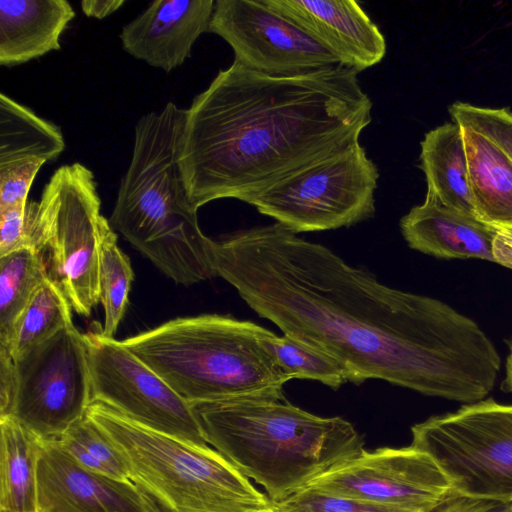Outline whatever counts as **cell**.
<instances>
[{
	"label": "cell",
	"mask_w": 512,
	"mask_h": 512,
	"mask_svg": "<svg viewBox=\"0 0 512 512\" xmlns=\"http://www.w3.org/2000/svg\"><path fill=\"white\" fill-rule=\"evenodd\" d=\"M260 341L290 380H314L332 389L351 380L349 370L341 361L301 339L287 334L280 337L263 327Z\"/></svg>",
	"instance_id": "25"
},
{
	"label": "cell",
	"mask_w": 512,
	"mask_h": 512,
	"mask_svg": "<svg viewBox=\"0 0 512 512\" xmlns=\"http://www.w3.org/2000/svg\"><path fill=\"white\" fill-rule=\"evenodd\" d=\"M212 252L217 276L253 311L337 358L354 384L378 379L471 404L496 383L501 358L474 320L278 223L213 241Z\"/></svg>",
	"instance_id": "1"
},
{
	"label": "cell",
	"mask_w": 512,
	"mask_h": 512,
	"mask_svg": "<svg viewBox=\"0 0 512 512\" xmlns=\"http://www.w3.org/2000/svg\"><path fill=\"white\" fill-rule=\"evenodd\" d=\"M74 17L66 0H1L0 64L20 65L59 50Z\"/></svg>",
	"instance_id": "18"
},
{
	"label": "cell",
	"mask_w": 512,
	"mask_h": 512,
	"mask_svg": "<svg viewBox=\"0 0 512 512\" xmlns=\"http://www.w3.org/2000/svg\"><path fill=\"white\" fill-rule=\"evenodd\" d=\"M14 362L17 391L10 417L43 441L59 440L92 403L85 335L71 324Z\"/></svg>",
	"instance_id": "10"
},
{
	"label": "cell",
	"mask_w": 512,
	"mask_h": 512,
	"mask_svg": "<svg viewBox=\"0 0 512 512\" xmlns=\"http://www.w3.org/2000/svg\"><path fill=\"white\" fill-rule=\"evenodd\" d=\"M493 256L494 262L512 269V230L496 231Z\"/></svg>",
	"instance_id": "34"
},
{
	"label": "cell",
	"mask_w": 512,
	"mask_h": 512,
	"mask_svg": "<svg viewBox=\"0 0 512 512\" xmlns=\"http://www.w3.org/2000/svg\"><path fill=\"white\" fill-rule=\"evenodd\" d=\"M502 504L453 493L433 512H494Z\"/></svg>",
	"instance_id": "33"
},
{
	"label": "cell",
	"mask_w": 512,
	"mask_h": 512,
	"mask_svg": "<svg viewBox=\"0 0 512 512\" xmlns=\"http://www.w3.org/2000/svg\"><path fill=\"white\" fill-rule=\"evenodd\" d=\"M452 121L490 140L512 163V111L454 102L448 107Z\"/></svg>",
	"instance_id": "28"
},
{
	"label": "cell",
	"mask_w": 512,
	"mask_h": 512,
	"mask_svg": "<svg viewBox=\"0 0 512 512\" xmlns=\"http://www.w3.org/2000/svg\"><path fill=\"white\" fill-rule=\"evenodd\" d=\"M49 276L43 253L31 245L0 257V347L7 349L17 320Z\"/></svg>",
	"instance_id": "24"
},
{
	"label": "cell",
	"mask_w": 512,
	"mask_h": 512,
	"mask_svg": "<svg viewBox=\"0 0 512 512\" xmlns=\"http://www.w3.org/2000/svg\"><path fill=\"white\" fill-rule=\"evenodd\" d=\"M124 3V0H83L80 5L87 17L104 19L116 12Z\"/></svg>",
	"instance_id": "35"
},
{
	"label": "cell",
	"mask_w": 512,
	"mask_h": 512,
	"mask_svg": "<svg viewBox=\"0 0 512 512\" xmlns=\"http://www.w3.org/2000/svg\"><path fill=\"white\" fill-rule=\"evenodd\" d=\"M36 512H165L131 480L86 469L55 442L41 440Z\"/></svg>",
	"instance_id": "14"
},
{
	"label": "cell",
	"mask_w": 512,
	"mask_h": 512,
	"mask_svg": "<svg viewBox=\"0 0 512 512\" xmlns=\"http://www.w3.org/2000/svg\"><path fill=\"white\" fill-rule=\"evenodd\" d=\"M357 75L338 65L271 76L236 61L220 70L185 109L178 162L191 205L243 201L359 142L373 104Z\"/></svg>",
	"instance_id": "2"
},
{
	"label": "cell",
	"mask_w": 512,
	"mask_h": 512,
	"mask_svg": "<svg viewBox=\"0 0 512 512\" xmlns=\"http://www.w3.org/2000/svg\"><path fill=\"white\" fill-rule=\"evenodd\" d=\"M358 73L380 63L386 40L353 0H263Z\"/></svg>",
	"instance_id": "15"
},
{
	"label": "cell",
	"mask_w": 512,
	"mask_h": 512,
	"mask_svg": "<svg viewBox=\"0 0 512 512\" xmlns=\"http://www.w3.org/2000/svg\"><path fill=\"white\" fill-rule=\"evenodd\" d=\"M43 164L41 160H26L0 168V208L27 203L32 183Z\"/></svg>",
	"instance_id": "30"
},
{
	"label": "cell",
	"mask_w": 512,
	"mask_h": 512,
	"mask_svg": "<svg viewBox=\"0 0 512 512\" xmlns=\"http://www.w3.org/2000/svg\"><path fill=\"white\" fill-rule=\"evenodd\" d=\"M27 204L0 208V257L27 245Z\"/></svg>",
	"instance_id": "31"
},
{
	"label": "cell",
	"mask_w": 512,
	"mask_h": 512,
	"mask_svg": "<svg viewBox=\"0 0 512 512\" xmlns=\"http://www.w3.org/2000/svg\"><path fill=\"white\" fill-rule=\"evenodd\" d=\"M86 415L114 447L129 479L165 512H276L267 494L208 444L150 429L99 402Z\"/></svg>",
	"instance_id": "6"
},
{
	"label": "cell",
	"mask_w": 512,
	"mask_h": 512,
	"mask_svg": "<svg viewBox=\"0 0 512 512\" xmlns=\"http://www.w3.org/2000/svg\"><path fill=\"white\" fill-rule=\"evenodd\" d=\"M185 109L168 102L136 123L131 161L110 224L158 269L186 286L217 276L178 162Z\"/></svg>",
	"instance_id": "4"
},
{
	"label": "cell",
	"mask_w": 512,
	"mask_h": 512,
	"mask_svg": "<svg viewBox=\"0 0 512 512\" xmlns=\"http://www.w3.org/2000/svg\"><path fill=\"white\" fill-rule=\"evenodd\" d=\"M509 352L505 362V378L502 382V388L512 393V337L508 342Z\"/></svg>",
	"instance_id": "36"
},
{
	"label": "cell",
	"mask_w": 512,
	"mask_h": 512,
	"mask_svg": "<svg viewBox=\"0 0 512 512\" xmlns=\"http://www.w3.org/2000/svg\"><path fill=\"white\" fill-rule=\"evenodd\" d=\"M469 184L478 220L512 230V163L490 140L462 127Z\"/></svg>",
	"instance_id": "20"
},
{
	"label": "cell",
	"mask_w": 512,
	"mask_h": 512,
	"mask_svg": "<svg viewBox=\"0 0 512 512\" xmlns=\"http://www.w3.org/2000/svg\"><path fill=\"white\" fill-rule=\"evenodd\" d=\"M17 391L16 365L9 352L0 347V418L9 417Z\"/></svg>",
	"instance_id": "32"
},
{
	"label": "cell",
	"mask_w": 512,
	"mask_h": 512,
	"mask_svg": "<svg viewBox=\"0 0 512 512\" xmlns=\"http://www.w3.org/2000/svg\"><path fill=\"white\" fill-rule=\"evenodd\" d=\"M274 504L276 512H410L371 501L330 495L311 488Z\"/></svg>",
	"instance_id": "29"
},
{
	"label": "cell",
	"mask_w": 512,
	"mask_h": 512,
	"mask_svg": "<svg viewBox=\"0 0 512 512\" xmlns=\"http://www.w3.org/2000/svg\"><path fill=\"white\" fill-rule=\"evenodd\" d=\"M64 149L58 126L0 94V168L26 160L54 161Z\"/></svg>",
	"instance_id": "22"
},
{
	"label": "cell",
	"mask_w": 512,
	"mask_h": 512,
	"mask_svg": "<svg viewBox=\"0 0 512 512\" xmlns=\"http://www.w3.org/2000/svg\"><path fill=\"white\" fill-rule=\"evenodd\" d=\"M133 279L130 260L119 248L110 222L103 217L99 234V292L105 313L101 332L105 337L114 338L127 310Z\"/></svg>",
	"instance_id": "26"
},
{
	"label": "cell",
	"mask_w": 512,
	"mask_h": 512,
	"mask_svg": "<svg viewBox=\"0 0 512 512\" xmlns=\"http://www.w3.org/2000/svg\"><path fill=\"white\" fill-rule=\"evenodd\" d=\"M209 32L234 61L271 76H295L342 65L340 60L263 0H217Z\"/></svg>",
	"instance_id": "13"
},
{
	"label": "cell",
	"mask_w": 512,
	"mask_h": 512,
	"mask_svg": "<svg viewBox=\"0 0 512 512\" xmlns=\"http://www.w3.org/2000/svg\"><path fill=\"white\" fill-rule=\"evenodd\" d=\"M411 445L426 452L455 494L512 501V404H466L411 427Z\"/></svg>",
	"instance_id": "8"
},
{
	"label": "cell",
	"mask_w": 512,
	"mask_h": 512,
	"mask_svg": "<svg viewBox=\"0 0 512 512\" xmlns=\"http://www.w3.org/2000/svg\"><path fill=\"white\" fill-rule=\"evenodd\" d=\"M208 444L274 502L356 457L364 440L342 417H321L286 399L250 397L190 403Z\"/></svg>",
	"instance_id": "3"
},
{
	"label": "cell",
	"mask_w": 512,
	"mask_h": 512,
	"mask_svg": "<svg viewBox=\"0 0 512 512\" xmlns=\"http://www.w3.org/2000/svg\"><path fill=\"white\" fill-rule=\"evenodd\" d=\"M307 488L410 512H433L454 493L436 462L412 445L364 449Z\"/></svg>",
	"instance_id": "12"
},
{
	"label": "cell",
	"mask_w": 512,
	"mask_h": 512,
	"mask_svg": "<svg viewBox=\"0 0 512 512\" xmlns=\"http://www.w3.org/2000/svg\"><path fill=\"white\" fill-rule=\"evenodd\" d=\"M420 168L428 195L443 206L474 217L462 128L452 122L428 131L420 143Z\"/></svg>",
	"instance_id": "19"
},
{
	"label": "cell",
	"mask_w": 512,
	"mask_h": 512,
	"mask_svg": "<svg viewBox=\"0 0 512 512\" xmlns=\"http://www.w3.org/2000/svg\"><path fill=\"white\" fill-rule=\"evenodd\" d=\"M213 0H156L120 33L123 49L134 58L169 73L190 56L209 26Z\"/></svg>",
	"instance_id": "16"
},
{
	"label": "cell",
	"mask_w": 512,
	"mask_h": 512,
	"mask_svg": "<svg viewBox=\"0 0 512 512\" xmlns=\"http://www.w3.org/2000/svg\"><path fill=\"white\" fill-rule=\"evenodd\" d=\"M55 443L86 469L118 480H130L120 456L87 415L72 425Z\"/></svg>",
	"instance_id": "27"
},
{
	"label": "cell",
	"mask_w": 512,
	"mask_h": 512,
	"mask_svg": "<svg viewBox=\"0 0 512 512\" xmlns=\"http://www.w3.org/2000/svg\"><path fill=\"white\" fill-rule=\"evenodd\" d=\"M0 512H6V511H0Z\"/></svg>",
	"instance_id": "38"
},
{
	"label": "cell",
	"mask_w": 512,
	"mask_h": 512,
	"mask_svg": "<svg viewBox=\"0 0 512 512\" xmlns=\"http://www.w3.org/2000/svg\"><path fill=\"white\" fill-rule=\"evenodd\" d=\"M262 326L225 315L169 320L121 340L189 403L286 399L290 378L260 341Z\"/></svg>",
	"instance_id": "5"
},
{
	"label": "cell",
	"mask_w": 512,
	"mask_h": 512,
	"mask_svg": "<svg viewBox=\"0 0 512 512\" xmlns=\"http://www.w3.org/2000/svg\"><path fill=\"white\" fill-rule=\"evenodd\" d=\"M376 164L356 142L246 197L294 234L350 227L373 217Z\"/></svg>",
	"instance_id": "9"
},
{
	"label": "cell",
	"mask_w": 512,
	"mask_h": 512,
	"mask_svg": "<svg viewBox=\"0 0 512 512\" xmlns=\"http://www.w3.org/2000/svg\"><path fill=\"white\" fill-rule=\"evenodd\" d=\"M72 310L59 283L49 276L35 290L13 328L6 349L13 360L21 359L36 346L73 324Z\"/></svg>",
	"instance_id": "23"
},
{
	"label": "cell",
	"mask_w": 512,
	"mask_h": 512,
	"mask_svg": "<svg viewBox=\"0 0 512 512\" xmlns=\"http://www.w3.org/2000/svg\"><path fill=\"white\" fill-rule=\"evenodd\" d=\"M91 375L92 402L102 403L150 429L208 444L188 401L121 341L101 327L84 334Z\"/></svg>",
	"instance_id": "11"
},
{
	"label": "cell",
	"mask_w": 512,
	"mask_h": 512,
	"mask_svg": "<svg viewBox=\"0 0 512 512\" xmlns=\"http://www.w3.org/2000/svg\"><path fill=\"white\" fill-rule=\"evenodd\" d=\"M494 512H512V501L502 504L498 509Z\"/></svg>",
	"instance_id": "37"
},
{
	"label": "cell",
	"mask_w": 512,
	"mask_h": 512,
	"mask_svg": "<svg viewBox=\"0 0 512 512\" xmlns=\"http://www.w3.org/2000/svg\"><path fill=\"white\" fill-rule=\"evenodd\" d=\"M408 246L443 259H482L494 262L496 230L480 220L449 209L426 194L400 220Z\"/></svg>",
	"instance_id": "17"
},
{
	"label": "cell",
	"mask_w": 512,
	"mask_h": 512,
	"mask_svg": "<svg viewBox=\"0 0 512 512\" xmlns=\"http://www.w3.org/2000/svg\"><path fill=\"white\" fill-rule=\"evenodd\" d=\"M100 207L93 172L76 162L60 166L26 208L27 245L49 252L50 276L84 317L100 301Z\"/></svg>",
	"instance_id": "7"
},
{
	"label": "cell",
	"mask_w": 512,
	"mask_h": 512,
	"mask_svg": "<svg viewBox=\"0 0 512 512\" xmlns=\"http://www.w3.org/2000/svg\"><path fill=\"white\" fill-rule=\"evenodd\" d=\"M0 511H37L41 439L13 417L0 418Z\"/></svg>",
	"instance_id": "21"
}]
</instances>
